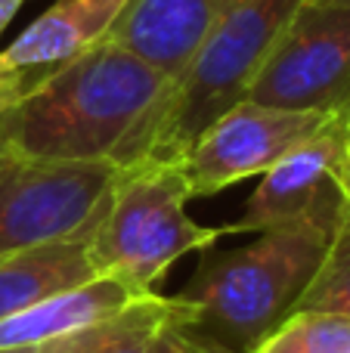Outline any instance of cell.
Here are the masks:
<instances>
[{
  "instance_id": "7a4b0ae2",
  "label": "cell",
  "mask_w": 350,
  "mask_h": 353,
  "mask_svg": "<svg viewBox=\"0 0 350 353\" xmlns=\"http://www.w3.org/2000/svg\"><path fill=\"white\" fill-rule=\"evenodd\" d=\"M347 205L341 192L307 217L260 230L242 248L205 261L177 294L189 323L233 353H251L298 310Z\"/></svg>"
},
{
  "instance_id": "7c38bea8",
  "label": "cell",
  "mask_w": 350,
  "mask_h": 353,
  "mask_svg": "<svg viewBox=\"0 0 350 353\" xmlns=\"http://www.w3.org/2000/svg\"><path fill=\"white\" fill-rule=\"evenodd\" d=\"M134 294L112 276H93L90 282H81L74 288L56 292L50 298L37 301L28 310H19L12 316L0 319V347H37L53 338L72 335L109 313L130 304Z\"/></svg>"
},
{
  "instance_id": "3957f363",
  "label": "cell",
  "mask_w": 350,
  "mask_h": 353,
  "mask_svg": "<svg viewBox=\"0 0 350 353\" xmlns=\"http://www.w3.org/2000/svg\"><path fill=\"white\" fill-rule=\"evenodd\" d=\"M301 3L304 0H245L220 19L177 78H171L121 168L183 159L217 118L248 99L254 78Z\"/></svg>"
},
{
  "instance_id": "30bf717a",
  "label": "cell",
  "mask_w": 350,
  "mask_h": 353,
  "mask_svg": "<svg viewBox=\"0 0 350 353\" xmlns=\"http://www.w3.org/2000/svg\"><path fill=\"white\" fill-rule=\"evenodd\" d=\"M124 6L127 0H56L10 47L0 50V56L16 68L53 72L56 65L103 43Z\"/></svg>"
},
{
  "instance_id": "9c48e42d",
  "label": "cell",
  "mask_w": 350,
  "mask_h": 353,
  "mask_svg": "<svg viewBox=\"0 0 350 353\" xmlns=\"http://www.w3.org/2000/svg\"><path fill=\"white\" fill-rule=\"evenodd\" d=\"M245 0H127L105 41L177 78L220 19Z\"/></svg>"
},
{
  "instance_id": "e0dca14e",
  "label": "cell",
  "mask_w": 350,
  "mask_h": 353,
  "mask_svg": "<svg viewBox=\"0 0 350 353\" xmlns=\"http://www.w3.org/2000/svg\"><path fill=\"white\" fill-rule=\"evenodd\" d=\"M47 72H28V68H16L0 56V112H10L34 90L43 81Z\"/></svg>"
},
{
  "instance_id": "d6986e66",
  "label": "cell",
  "mask_w": 350,
  "mask_h": 353,
  "mask_svg": "<svg viewBox=\"0 0 350 353\" xmlns=\"http://www.w3.org/2000/svg\"><path fill=\"white\" fill-rule=\"evenodd\" d=\"M25 3H28V0H0V37H3V31L10 28V22L16 19V12L22 10Z\"/></svg>"
},
{
  "instance_id": "8fae6325",
  "label": "cell",
  "mask_w": 350,
  "mask_h": 353,
  "mask_svg": "<svg viewBox=\"0 0 350 353\" xmlns=\"http://www.w3.org/2000/svg\"><path fill=\"white\" fill-rule=\"evenodd\" d=\"M93 223L78 232H68V236L50 239V242L0 257V319L12 316L19 310H28L37 301L74 288L81 282H90L96 276L90 263Z\"/></svg>"
},
{
  "instance_id": "ffe728a7",
  "label": "cell",
  "mask_w": 350,
  "mask_h": 353,
  "mask_svg": "<svg viewBox=\"0 0 350 353\" xmlns=\"http://www.w3.org/2000/svg\"><path fill=\"white\" fill-rule=\"evenodd\" d=\"M0 353H41L37 347H0Z\"/></svg>"
},
{
  "instance_id": "44dd1931",
  "label": "cell",
  "mask_w": 350,
  "mask_h": 353,
  "mask_svg": "<svg viewBox=\"0 0 350 353\" xmlns=\"http://www.w3.org/2000/svg\"><path fill=\"white\" fill-rule=\"evenodd\" d=\"M344 189H347V195H350V161H347V174H344Z\"/></svg>"
},
{
  "instance_id": "2e32d148",
  "label": "cell",
  "mask_w": 350,
  "mask_h": 353,
  "mask_svg": "<svg viewBox=\"0 0 350 353\" xmlns=\"http://www.w3.org/2000/svg\"><path fill=\"white\" fill-rule=\"evenodd\" d=\"M174 298H177V294H174ZM152 353H233V350L223 347L220 341H214V338L205 335V332H198L196 325L189 323V316H186L183 304H180V313L161 329Z\"/></svg>"
},
{
  "instance_id": "7402d4cb",
  "label": "cell",
  "mask_w": 350,
  "mask_h": 353,
  "mask_svg": "<svg viewBox=\"0 0 350 353\" xmlns=\"http://www.w3.org/2000/svg\"><path fill=\"white\" fill-rule=\"evenodd\" d=\"M347 143H350V115H347Z\"/></svg>"
},
{
  "instance_id": "8992f818",
  "label": "cell",
  "mask_w": 350,
  "mask_h": 353,
  "mask_svg": "<svg viewBox=\"0 0 350 353\" xmlns=\"http://www.w3.org/2000/svg\"><path fill=\"white\" fill-rule=\"evenodd\" d=\"M115 176L112 161L12 155L0 168V257L90 226Z\"/></svg>"
},
{
  "instance_id": "4fadbf2b",
  "label": "cell",
  "mask_w": 350,
  "mask_h": 353,
  "mask_svg": "<svg viewBox=\"0 0 350 353\" xmlns=\"http://www.w3.org/2000/svg\"><path fill=\"white\" fill-rule=\"evenodd\" d=\"M180 313V301L167 294H143L121 310L72 332L37 344L41 353H152L161 329Z\"/></svg>"
},
{
  "instance_id": "ac0fdd59",
  "label": "cell",
  "mask_w": 350,
  "mask_h": 353,
  "mask_svg": "<svg viewBox=\"0 0 350 353\" xmlns=\"http://www.w3.org/2000/svg\"><path fill=\"white\" fill-rule=\"evenodd\" d=\"M16 155L12 149V137H10V112H0V168Z\"/></svg>"
},
{
  "instance_id": "603a6c76",
  "label": "cell",
  "mask_w": 350,
  "mask_h": 353,
  "mask_svg": "<svg viewBox=\"0 0 350 353\" xmlns=\"http://www.w3.org/2000/svg\"><path fill=\"white\" fill-rule=\"evenodd\" d=\"M329 3H350V0H329Z\"/></svg>"
},
{
  "instance_id": "ba28073f",
  "label": "cell",
  "mask_w": 350,
  "mask_h": 353,
  "mask_svg": "<svg viewBox=\"0 0 350 353\" xmlns=\"http://www.w3.org/2000/svg\"><path fill=\"white\" fill-rule=\"evenodd\" d=\"M347 115H338L320 134L304 140L285 159H279L270 171L260 174V183L251 192V199L245 201L242 217L236 223H227V236L260 232L270 230V226H282L307 217L322 201L347 192Z\"/></svg>"
},
{
  "instance_id": "9a60e30c",
  "label": "cell",
  "mask_w": 350,
  "mask_h": 353,
  "mask_svg": "<svg viewBox=\"0 0 350 353\" xmlns=\"http://www.w3.org/2000/svg\"><path fill=\"white\" fill-rule=\"evenodd\" d=\"M298 310H326L350 316V205L313 282L298 301Z\"/></svg>"
},
{
  "instance_id": "52a82bcc",
  "label": "cell",
  "mask_w": 350,
  "mask_h": 353,
  "mask_svg": "<svg viewBox=\"0 0 350 353\" xmlns=\"http://www.w3.org/2000/svg\"><path fill=\"white\" fill-rule=\"evenodd\" d=\"M338 115L350 112H298L242 99L217 118L177 161L189 195H214L248 176H260Z\"/></svg>"
},
{
  "instance_id": "6da1fadb",
  "label": "cell",
  "mask_w": 350,
  "mask_h": 353,
  "mask_svg": "<svg viewBox=\"0 0 350 353\" xmlns=\"http://www.w3.org/2000/svg\"><path fill=\"white\" fill-rule=\"evenodd\" d=\"M167 87L171 78L161 68L103 41L47 72L10 109L12 149L41 161H112L121 168Z\"/></svg>"
},
{
  "instance_id": "5bb4252c",
  "label": "cell",
  "mask_w": 350,
  "mask_h": 353,
  "mask_svg": "<svg viewBox=\"0 0 350 353\" xmlns=\"http://www.w3.org/2000/svg\"><path fill=\"white\" fill-rule=\"evenodd\" d=\"M251 353H350V316L295 310Z\"/></svg>"
},
{
  "instance_id": "277c9868",
  "label": "cell",
  "mask_w": 350,
  "mask_h": 353,
  "mask_svg": "<svg viewBox=\"0 0 350 353\" xmlns=\"http://www.w3.org/2000/svg\"><path fill=\"white\" fill-rule=\"evenodd\" d=\"M189 186L177 161H140L118 168L96 223L90 263L134 298L155 294L165 273L189 251H205L227 236V226H202L189 217Z\"/></svg>"
},
{
  "instance_id": "5b68a950",
  "label": "cell",
  "mask_w": 350,
  "mask_h": 353,
  "mask_svg": "<svg viewBox=\"0 0 350 353\" xmlns=\"http://www.w3.org/2000/svg\"><path fill=\"white\" fill-rule=\"evenodd\" d=\"M248 99L298 112H350V3L304 0Z\"/></svg>"
}]
</instances>
